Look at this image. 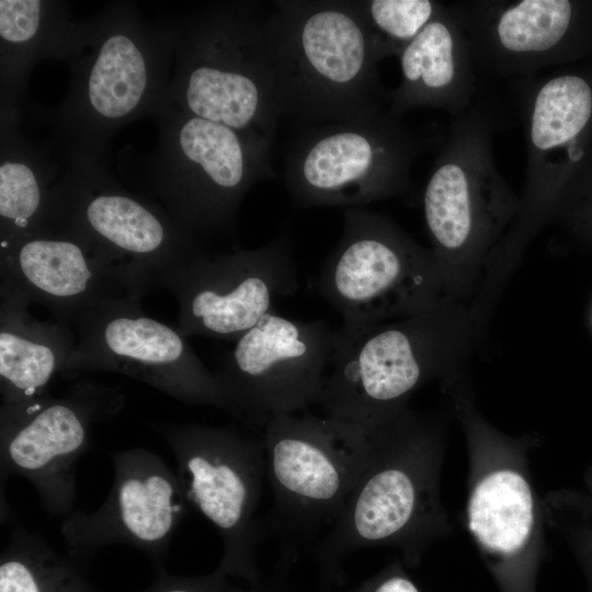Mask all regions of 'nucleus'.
Masks as SVG:
<instances>
[{"mask_svg":"<svg viewBox=\"0 0 592 592\" xmlns=\"http://www.w3.org/2000/svg\"><path fill=\"white\" fill-rule=\"evenodd\" d=\"M161 432L175 458L187 504L220 536L218 567L228 577L260 585L255 513L266 476L261 439L202 424H173Z\"/></svg>","mask_w":592,"mask_h":592,"instance_id":"nucleus-8","label":"nucleus"},{"mask_svg":"<svg viewBox=\"0 0 592 592\" xmlns=\"http://www.w3.org/2000/svg\"><path fill=\"white\" fill-rule=\"evenodd\" d=\"M123 403L117 387L79 382L58 398L48 394L25 405L1 406V485L22 477L50 516H68L76 504V468L89 446L90 429Z\"/></svg>","mask_w":592,"mask_h":592,"instance_id":"nucleus-11","label":"nucleus"},{"mask_svg":"<svg viewBox=\"0 0 592 592\" xmlns=\"http://www.w3.org/2000/svg\"><path fill=\"white\" fill-rule=\"evenodd\" d=\"M41 19V2L37 0H1L0 35L20 43L31 39L37 32Z\"/></svg>","mask_w":592,"mask_h":592,"instance_id":"nucleus-25","label":"nucleus"},{"mask_svg":"<svg viewBox=\"0 0 592 592\" xmlns=\"http://www.w3.org/2000/svg\"><path fill=\"white\" fill-rule=\"evenodd\" d=\"M367 429L369 460L316 548L319 570L329 583L342 582V562L350 554L394 544L412 550L432 528L429 430L406 410Z\"/></svg>","mask_w":592,"mask_h":592,"instance_id":"nucleus-3","label":"nucleus"},{"mask_svg":"<svg viewBox=\"0 0 592 592\" xmlns=\"http://www.w3.org/2000/svg\"><path fill=\"white\" fill-rule=\"evenodd\" d=\"M476 68L510 81L533 78L561 59L576 11L568 0H469L451 3Z\"/></svg>","mask_w":592,"mask_h":592,"instance_id":"nucleus-15","label":"nucleus"},{"mask_svg":"<svg viewBox=\"0 0 592 592\" xmlns=\"http://www.w3.org/2000/svg\"><path fill=\"white\" fill-rule=\"evenodd\" d=\"M110 457L114 479L105 501L93 512H72L61 523L68 556L89 561L100 548L124 544L162 568L189 505L179 477L143 447L112 452Z\"/></svg>","mask_w":592,"mask_h":592,"instance_id":"nucleus-14","label":"nucleus"},{"mask_svg":"<svg viewBox=\"0 0 592 592\" xmlns=\"http://www.w3.org/2000/svg\"><path fill=\"white\" fill-rule=\"evenodd\" d=\"M263 20L281 118L299 130L387 109L354 0H277Z\"/></svg>","mask_w":592,"mask_h":592,"instance_id":"nucleus-1","label":"nucleus"},{"mask_svg":"<svg viewBox=\"0 0 592 592\" xmlns=\"http://www.w3.org/2000/svg\"><path fill=\"white\" fill-rule=\"evenodd\" d=\"M0 289L27 305L47 307L60 320L106 299L145 289L75 240L29 237L2 250Z\"/></svg>","mask_w":592,"mask_h":592,"instance_id":"nucleus-16","label":"nucleus"},{"mask_svg":"<svg viewBox=\"0 0 592 592\" xmlns=\"http://www.w3.org/2000/svg\"><path fill=\"white\" fill-rule=\"evenodd\" d=\"M260 432L274 527L293 540L330 527L369 460V430L304 411L273 415Z\"/></svg>","mask_w":592,"mask_h":592,"instance_id":"nucleus-5","label":"nucleus"},{"mask_svg":"<svg viewBox=\"0 0 592 592\" xmlns=\"http://www.w3.org/2000/svg\"><path fill=\"white\" fill-rule=\"evenodd\" d=\"M272 143L197 116L187 119L180 129L179 144L195 172L181 200L184 219L205 229L226 223L253 182L274 178Z\"/></svg>","mask_w":592,"mask_h":592,"instance_id":"nucleus-17","label":"nucleus"},{"mask_svg":"<svg viewBox=\"0 0 592 592\" xmlns=\"http://www.w3.org/2000/svg\"><path fill=\"white\" fill-rule=\"evenodd\" d=\"M440 306L394 323L335 330L318 403L323 415L372 428L403 411L406 398L440 365Z\"/></svg>","mask_w":592,"mask_h":592,"instance_id":"nucleus-7","label":"nucleus"},{"mask_svg":"<svg viewBox=\"0 0 592 592\" xmlns=\"http://www.w3.org/2000/svg\"><path fill=\"white\" fill-rule=\"evenodd\" d=\"M146 80L139 49L128 37L114 35L103 44L91 70L90 102L105 117H122L140 101Z\"/></svg>","mask_w":592,"mask_h":592,"instance_id":"nucleus-22","label":"nucleus"},{"mask_svg":"<svg viewBox=\"0 0 592 592\" xmlns=\"http://www.w3.org/2000/svg\"><path fill=\"white\" fill-rule=\"evenodd\" d=\"M401 80L386 93L388 110L399 116L429 107L456 117L475 102L477 77L466 30L451 4L401 50Z\"/></svg>","mask_w":592,"mask_h":592,"instance_id":"nucleus-18","label":"nucleus"},{"mask_svg":"<svg viewBox=\"0 0 592 592\" xmlns=\"http://www.w3.org/2000/svg\"><path fill=\"white\" fill-rule=\"evenodd\" d=\"M0 592H98L78 562L16 526L0 556Z\"/></svg>","mask_w":592,"mask_h":592,"instance_id":"nucleus-21","label":"nucleus"},{"mask_svg":"<svg viewBox=\"0 0 592 592\" xmlns=\"http://www.w3.org/2000/svg\"><path fill=\"white\" fill-rule=\"evenodd\" d=\"M344 327L412 317L441 305L445 286L435 259L389 218L345 208L340 240L316 281Z\"/></svg>","mask_w":592,"mask_h":592,"instance_id":"nucleus-4","label":"nucleus"},{"mask_svg":"<svg viewBox=\"0 0 592 592\" xmlns=\"http://www.w3.org/2000/svg\"><path fill=\"white\" fill-rule=\"evenodd\" d=\"M41 191L32 170L19 162L0 168V215L11 229L7 248L24 239L41 208ZM1 249V250H4Z\"/></svg>","mask_w":592,"mask_h":592,"instance_id":"nucleus-24","label":"nucleus"},{"mask_svg":"<svg viewBox=\"0 0 592 592\" xmlns=\"http://www.w3.org/2000/svg\"><path fill=\"white\" fill-rule=\"evenodd\" d=\"M334 334L326 320L265 315L235 341L214 372L228 411L261 430L273 415L318 405Z\"/></svg>","mask_w":592,"mask_h":592,"instance_id":"nucleus-10","label":"nucleus"},{"mask_svg":"<svg viewBox=\"0 0 592 592\" xmlns=\"http://www.w3.org/2000/svg\"><path fill=\"white\" fill-rule=\"evenodd\" d=\"M0 297L1 406L25 405L49 394L76 335L66 321L35 319L18 296L0 289Z\"/></svg>","mask_w":592,"mask_h":592,"instance_id":"nucleus-19","label":"nucleus"},{"mask_svg":"<svg viewBox=\"0 0 592 592\" xmlns=\"http://www.w3.org/2000/svg\"><path fill=\"white\" fill-rule=\"evenodd\" d=\"M179 306L178 330L185 337L236 341L273 311L277 297L294 295L298 273L285 227L262 247L213 258L202 254L163 274Z\"/></svg>","mask_w":592,"mask_h":592,"instance_id":"nucleus-12","label":"nucleus"},{"mask_svg":"<svg viewBox=\"0 0 592 592\" xmlns=\"http://www.w3.org/2000/svg\"><path fill=\"white\" fill-rule=\"evenodd\" d=\"M240 592H267L266 589H264L261 584L260 585H257V587H251L249 585V588L247 589H241Z\"/></svg>","mask_w":592,"mask_h":592,"instance_id":"nucleus-28","label":"nucleus"},{"mask_svg":"<svg viewBox=\"0 0 592 592\" xmlns=\"http://www.w3.org/2000/svg\"><path fill=\"white\" fill-rule=\"evenodd\" d=\"M229 577L218 567L208 574L178 577L169 574L163 567L157 569V578L145 592H240Z\"/></svg>","mask_w":592,"mask_h":592,"instance_id":"nucleus-26","label":"nucleus"},{"mask_svg":"<svg viewBox=\"0 0 592 592\" xmlns=\"http://www.w3.org/2000/svg\"><path fill=\"white\" fill-rule=\"evenodd\" d=\"M424 146L388 106L364 119L312 126L288 148L285 186L298 207H360L407 191Z\"/></svg>","mask_w":592,"mask_h":592,"instance_id":"nucleus-6","label":"nucleus"},{"mask_svg":"<svg viewBox=\"0 0 592 592\" xmlns=\"http://www.w3.org/2000/svg\"><path fill=\"white\" fill-rule=\"evenodd\" d=\"M497 112L477 99L453 117L430 170L422 208L445 289L453 267H475L500 244L521 200L496 167Z\"/></svg>","mask_w":592,"mask_h":592,"instance_id":"nucleus-2","label":"nucleus"},{"mask_svg":"<svg viewBox=\"0 0 592 592\" xmlns=\"http://www.w3.org/2000/svg\"><path fill=\"white\" fill-rule=\"evenodd\" d=\"M511 83L524 130L526 177L520 210L498 248L516 251L543 226L587 156L592 84L573 73H539Z\"/></svg>","mask_w":592,"mask_h":592,"instance_id":"nucleus-13","label":"nucleus"},{"mask_svg":"<svg viewBox=\"0 0 592 592\" xmlns=\"http://www.w3.org/2000/svg\"><path fill=\"white\" fill-rule=\"evenodd\" d=\"M351 592H420L398 568L392 567L366 581Z\"/></svg>","mask_w":592,"mask_h":592,"instance_id":"nucleus-27","label":"nucleus"},{"mask_svg":"<svg viewBox=\"0 0 592 592\" xmlns=\"http://www.w3.org/2000/svg\"><path fill=\"white\" fill-rule=\"evenodd\" d=\"M533 523L532 489L517 471L498 469L475 485L468 502V525L485 548L502 555L520 550Z\"/></svg>","mask_w":592,"mask_h":592,"instance_id":"nucleus-20","label":"nucleus"},{"mask_svg":"<svg viewBox=\"0 0 592 592\" xmlns=\"http://www.w3.org/2000/svg\"><path fill=\"white\" fill-rule=\"evenodd\" d=\"M377 61L401 50L441 12L434 0H354Z\"/></svg>","mask_w":592,"mask_h":592,"instance_id":"nucleus-23","label":"nucleus"},{"mask_svg":"<svg viewBox=\"0 0 592 592\" xmlns=\"http://www.w3.org/2000/svg\"><path fill=\"white\" fill-rule=\"evenodd\" d=\"M68 321L73 325L76 344L60 373H119L179 401L228 411L215 373L178 329L141 310L140 297L106 299Z\"/></svg>","mask_w":592,"mask_h":592,"instance_id":"nucleus-9","label":"nucleus"}]
</instances>
